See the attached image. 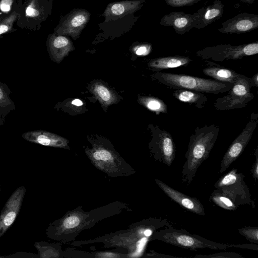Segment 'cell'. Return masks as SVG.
<instances>
[{
	"label": "cell",
	"instance_id": "9a60e30c",
	"mask_svg": "<svg viewBox=\"0 0 258 258\" xmlns=\"http://www.w3.org/2000/svg\"><path fill=\"white\" fill-rule=\"evenodd\" d=\"M22 137L26 141L33 143L52 147L69 148L68 142L66 139L45 131L27 132L23 134Z\"/></svg>",
	"mask_w": 258,
	"mask_h": 258
},
{
	"label": "cell",
	"instance_id": "2e32d148",
	"mask_svg": "<svg viewBox=\"0 0 258 258\" xmlns=\"http://www.w3.org/2000/svg\"><path fill=\"white\" fill-rule=\"evenodd\" d=\"M229 20L219 30L224 33H240L251 31L258 26V17L256 15L241 14Z\"/></svg>",
	"mask_w": 258,
	"mask_h": 258
},
{
	"label": "cell",
	"instance_id": "d6a6232c",
	"mask_svg": "<svg viewBox=\"0 0 258 258\" xmlns=\"http://www.w3.org/2000/svg\"><path fill=\"white\" fill-rule=\"evenodd\" d=\"M152 49L149 44H141L137 45L134 49L135 53L138 55H146L148 54Z\"/></svg>",
	"mask_w": 258,
	"mask_h": 258
},
{
	"label": "cell",
	"instance_id": "603a6c76",
	"mask_svg": "<svg viewBox=\"0 0 258 258\" xmlns=\"http://www.w3.org/2000/svg\"><path fill=\"white\" fill-rule=\"evenodd\" d=\"M237 171V169H233L228 172L215 183V187L219 188L244 181V175Z\"/></svg>",
	"mask_w": 258,
	"mask_h": 258
},
{
	"label": "cell",
	"instance_id": "8992f818",
	"mask_svg": "<svg viewBox=\"0 0 258 258\" xmlns=\"http://www.w3.org/2000/svg\"><path fill=\"white\" fill-rule=\"evenodd\" d=\"M93 165L109 177L128 176L135 174V169L115 151L102 145H94L86 150Z\"/></svg>",
	"mask_w": 258,
	"mask_h": 258
},
{
	"label": "cell",
	"instance_id": "3957f363",
	"mask_svg": "<svg viewBox=\"0 0 258 258\" xmlns=\"http://www.w3.org/2000/svg\"><path fill=\"white\" fill-rule=\"evenodd\" d=\"M219 128L213 124L197 127L189 137L186 159L182 166L181 180L187 185L195 177L197 170L209 156L218 136Z\"/></svg>",
	"mask_w": 258,
	"mask_h": 258
},
{
	"label": "cell",
	"instance_id": "e0dca14e",
	"mask_svg": "<svg viewBox=\"0 0 258 258\" xmlns=\"http://www.w3.org/2000/svg\"><path fill=\"white\" fill-rule=\"evenodd\" d=\"M143 1L129 0L111 3L107 6L103 14L105 21L122 17L139 10Z\"/></svg>",
	"mask_w": 258,
	"mask_h": 258
},
{
	"label": "cell",
	"instance_id": "1f68e13d",
	"mask_svg": "<svg viewBox=\"0 0 258 258\" xmlns=\"http://www.w3.org/2000/svg\"><path fill=\"white\" fill-rule=\"evenodd\" d=\"M199 0H165L166 3L169 6L178 7L184 6L191 5Z\"/></svg>",
	"mask_w": 258,
	"mask_h": 258
},
{
	"label": "cell",
	"instance_id": "f546056e",
	"mask_svg": "<svg viewBox=\"0 0 258 258\" xmlns=\"http://www.w3.org/2000/svg\"><path fill=\"white\" fill-rule=\"evenodd\" d=\"M222 14V8L220 7H214L207 10L204 15L205 20L210 23L211 21L218 18V17H221Z\"/></svg>",
	"mask_w": 258,
	"mask_h": 258
},
{
	"label": "cell",
	"instance_id": "7c38bea8",
	"mask_svg": "<svg viewBox=\"0 0 258 258\" xmlns=\"http://www.w3.org/2000/svg\"><path fill=\"white\" fill-rule=\"evenodd\" d=\"M90 13L84 9H76L63 17L56 28L55 34L78 38L90 18Z\"/></svg>",
	"mask_w": 258,
	"mask_h": 258
},
{
	"label": "cell",
	"instance_id": "8d00e7d4",
	"mask_svg": "<svg viewBox=\"0 0 258 258\" xmlns=\"http://www.w3.org/2000/svg\"><path fill=\"white\" fill-rule=\"evenodd\" d=\"M251 80V83L252 85V87H258V73H256L255 75L252 76Z\"/></svg>",
	"mask_w": 258,
	"mask_h": 258
},
{
	"label": "cell",
	"instance_id": "83f0119b",
	"mask_svg": "<svg viewBox=\"0 0 258 258\" xmlns=\"http://www.w3.org/2000/svg\"><path fill=\"white\" fill-rule=\"evenodd\" d=\"M239 233L252 243L258 244V227H243L238 228Z\"/></svg>",
	"mask_w": 258,
	"mask_h": 258
},
{
	"label": "cell",
	"instance_id": "4dcf8cb0",
	"mask_svg": "<svg viewBox=\"0 0 258 258\" xmlns=\"http://www.w3.org/2000/svg\"><path fill=\"white\" fill-rule=\"evenodd\" d=\"M191 22L189 16H177L174 19L172 26L174 28L182 29L187 27Z\"/></svg>",
	"mask_w": 258,
	"mask_h": 258
},
{
	"label": "cell",
	"instance_id": "d590c367",
	"mask_svg": "<svg viewBox=\"0 0 258 258\" xmlns=\"http://www.w3.org/2000/svg\"><path fill=\"white\" fill-rule=\"evenodd\" d=\"M146 256L153 257H177L174 256L167 255L165 254L159 253L154 251H150V253L146 254Z\"/></svg>",
	"mask_w": 258,
	"mask_h": 258
},
{
	"label": "cell",
	"instance_id": "5b68a950",
	"mask_svg": "<svg viewBox=\"0 0 258 258\" xmlns=\"http://www.w3.org/2000/svg\"><path fill=\"white\" fill-rule=\"evenodd\" d=\"M153 77L159 82L170 88L215 94L228 92L234 84L184 74L158 72Z\"/></svg>",
	"mask_w": 258,
	"mask_h": 258
},
{
	"label": "cell",
	"instance_id": "7a4b0ae2",
	"mask_svg": "<svg viewBox=\"0 0 258 258\" xmlns=\"http://www.w3.org/2000/svg\"><path fill=\"white\" fill-rule=\"evenodd\" d=\"M173 226L166 219L150 218L131 225L130 228L105 235L95 239L77 241L78 245L101 242L104 247L120 246L127 248V256H138L152 234L159 229Z\"/></svg>",
	"mask_w": 258,
	"mask_h": 258
},
{
	"label": "cell",
	"instance_id": "4316f807",
	"mask_svg": "<svg viewBox=\"0 0 258 258\" xmlns=\"http://www.w3.org/2000/svg\"><path fill=\"white\" fill-rule=\"evenodd\" d=\"M18 13L14 11L11 14L0 20V36L10 31L16 21Z\"/></svg>",
	"mask_w": 258,
	"mask_h": 258
},
{
	"label": "cell",
	"instance_id": "60d3db41",
	"mask_svg": "<svg viewBox=\"0 0 258 258\" xmlns=\"http://www.w3.org/2000/svg\"></svg>",
	"mask_w": 258,
	"mask_h": 258
},
{
	"label": "cell",
	"instance_id": "4fadbf2b",
	"mask_svg": "<svg viewBox=\"0 0 258 258\" xmlns=\"http://www.w3.org/2000/svg\"><path fill=\"white\" fill-rule=\"evenodd\" d=\"M26 191L25 186H19L4 205L0 213V238L16 220L21 210Z\"/></svg>",
	"mask_w": 258,
	"mask_h": 258
},
{
	"label": "cell",
	"instance_id": "ffe728a7",
	"mask_svg": "<svg viewBox=\"0 0 258 258\" xmlns=\"http://www.w3.org/2000/svg\"><path fill=\"white\" fill-rule=\"evenodd\" d=\"M173 96L180 101L194 104L200 109L203 108L208 101L202 92L187 89H177L173 92Z\"/></svg>",
	"mask_w": 258,
	"mask_h": 258
},
{
	"label": "cell",
	"instance_id": "30bf717a",
	"mask_svg": "<svg viewBox=\"0 0 258 258\" xmlns=\"http://www.w3.org/2000/svg\"><path fill=\"white\" fill-rule=\"evenodd\" d=\"M257 123L258 114L252 113L244 128L230 145L224 155L220 164V173L224 172L241 154L250 140Z\"/></svg>",
	"mask_w": 258,
	"mask_h": 258
},
{
	"label": "cell",
	"instance_id": "d4e9b609",
	"mask_svg": "<svg viewBox=\"0 0 258 258\" xmlns=\"http://www.w3.org/2000/svg\"><path fill=\"white\" fill-rule=\"evenodd\" d=\"M76 253L79 254L77 257H99V258H112V257H125L127 254L120 253L114 251H98L95 252H88L84 251H76Z\"/></svg>",
	"mask_w": 258,
	"mask_h": 258
},
{
	"label": "cell",
	"instance_id": "7402d4cb",
	"mask_svg": "<svg viewBox=\"0 0 258 258\" xmlns=\"http://www.w3.org/2000/svg\"><path fill=\"white\" fill-rule=\"evenodd\" d=\"M205 75L221 82L234 83L240 75L234 71L216 67H209L203 70Z\"/></svg>",
	"mask_w": 258,
	"mask_h": 258
},
{
	"label": "cell",
	"instance_id": "9c48e42d",
	"mask_svg": "<svg viewBox=\"0 0 258 258\" xmlns=\"http://www.w3.org/2000/svg\"><path fill=\"white\" fill-rule=\"evenodd\" d=\"M150 150L156 161L163 163L168 167L171 165L175 156V145L169 132L157 126L150 144Z\"/></svg>",
	"mask_w": 258,
	"mask_h": 258
},
{
	"label": "cell",
	"instance_id": "484cf974",
	"mask_svg": "<svg viewBox=\"0 0 258 258\" xmlns=\"http://www.w3.org/2000/svg\"><path fill=\"white\" fill-rule=\"evenodd\" d=\"M93 92L103 103L110 104L114 101V97L111 92L102 85H95L93 88Z\"/></svg>",
	"mask_w": 258,
	"mask_h": 258
},
{
	"label": "cell",
	"instance_id": "ac0fdd59",
	"mask_svg": "<svg viewBox=\"0 0 258 258\" xmlns=\"http://www.w3.org/2000/svg\"><path fill=\"white\" fill-rule=\"evenodd\" d=\"M47 47L50 55L56 61L61 60L74 48L69 38L55 33L49 35Z\"/></svg>",
	"mask_w": 258,
	"mask_h": 258
},
{
	"label": "cell",
	"instance_id": "cb8c5ba5",
	"mask_svg": "<svg viewBox=\"0 0 258 258\" xmlns=\"http://www.w3.org/2000/svg\"><path fill=\"white\" fill-rule=\"evenodd\" d=\"M140 100L142 104L146 107L155 112L157 114L167 113L168 112L166 103L159 98L154 97H144L141 98Z\"/></svg>",
	"mask_w": 258,
	"mask_h": 258
},
{
	"label": "cell",
	"instance_id": "d6986e66",
	"mask_svg": "<svg viewBox=\"0 0 258 258\" xmlns=\"http://www.w3.org/2000/svg\"><path fill=\"white\" fill-rule=\"evenodd\" d=\"M191 59L188 57L174 56L159 57L152 59L149 67L154 71L177 68L188 64Z\"/></svg>",
	"mask_w": 258,
	"mask_h": 258
},
{
	"label": "cell",
	"instance_id": "44dd1931",
	"mask_svg": "<svg viewBox=\"0 0 258 258\" xmlns=\"http://www.w3.org/2000/svg\"><path fill=\"white\" fill-rule=\"evenodd\" d=\"M37 250V254L40 258L63 257V251L60 242L48 243L46 241H37L34 244Z\"/></svg>",
	"mask_w": 258,
	"mask_h": 258
},
{
	"label": "cell",
	"instance_id": "277c9868",
	"mask_svg": "<svg viewBox=\"0 0 258 258\" xmlns=\"http://www.w3.org/2000/svg\"><path fill=\"white\" fill-rule=\"evenodd\" d=\"M161 240L179 247L197 250L205 248L215 250H224L230 247H239L255 249L253 244H230L217 243L197 234H192L182 229H176L173 226L164 227L155 231L150 238V241Z\"/></svg>",
	"mask_w": 258,
	"mask_h": 258
},
{
	"label": "cell",
	"instance_id": "6da1fadb",
	"mask_svg": "<svg viewBox=\"0 0 258 258\" xmlns=\"http://www.w3.org/2000/svg\"><path fill=\"white\" fill-rule=\"evenodd\" d=\"M127 209L126 204L118 201L87 212L84 211L82 206H78L49 223L45 234L48 238L60 243L72 242L82 231L89 229L99 221L119 214Z\"/></svg>",
	"mask_w": 258,
	"mask_h": 258
},
{
	"label": "cell",
	"instance_id": "e575fe53",
	"mask_svg": "<svg viewBox=\"0 0 258 258\" xmlns=\"http://www.w3.org/2000/svg\"><path fill=\"white\" fill-rule=\"evenodd\" d=\"M39 257L38 255L32 253H28L25 252H19L11 254L10 255L6 256V257Z\"/></svg>",
	"mask_w": 258,
	"mask_h": 258
},
{
	"label": "cell",
	"instance_id": "f1b7e54d",
	"mask_svg": "<svg viewBox=\"0 0 258 258\" xmlns=\"http://www.w3.org/2000/svg\"><path fill=\"white\" fill-rule=\"evenodd\" d=\"M194 257L199 258H242V255L239 253L232 252H224L214 253L208 255H196Z\"/></svg>",
	"mask_w": 258,
	"mask_h": 258
},
{
	"label": "cell",
	"instance_id": "8fae6325",
	"mask_svg": "<svg viewBox=\"0 0 258 258\" xmlns=\"http://www.w3.org/2000/svg\"><path fill=\"white\" fill-rule=\"evenodd\" d=\"M258 43L254 42L239 46H219L203 50L198 55L203 59H211L215 61L241 59L244 56L256 54Z\"/></svg>",
	"mask_w": 258,
	"mask_h": 258
},
{
	"label": "cell",
	"instance_id": "74e56055",
	"mask_svg": "<svg viewBox=\"0 0 258 258\" xmlns=\"http://www.w3.org/2000/svg\"><path fill=\"white\" fill-rule=\"evenodd\" d=\"M72 103L73 105L78 106H81L83 105V102L81 100H80V99H78L74 100Z\"/></svg>",
	"mask_w": 258,
	"mask_h": 258
},
{
	"label": "cell",
	"instance_id": "836d02e7",
	"mask_svg": "<svg viewBox=\"0 0 258 258\" xmlns=\"http://www.w3.org/2000/svg\"><path fill=\"white\" fill-rule=\"evenodd\" d=\"M255 156V161L251 169V173L254 179L256 181L258 179V148L257 147L254 153Z\"/></svg>",
	"mask_w": 258,
	"mask_h": 258
},
{
	"label": "cell",
	"instance_id": "5bb4252c",
	"mask_svg": "<svg viewBox=\"0 0 258 258\" xmlns=\"http://www.w3.org/2000/svg\"><path fill=\"white\" fill-rule=\"evenodd\" d=\"M155 182L161 189L171 199L185 209L199 215H205V209L200 201L195 197L188 196L156 179Z\"/></svg>",
	"mask_w": 258,
	"mask_h": 258
},
{
	"label": "cell",
	"instance_id": "ab89813d",
	"mask_svg": "<svg viewBox=\"0 0 258 258\" xmlns=\"http://www.w3.org/2000/svg\"><path fill=\"white\" fill-rule=\"evenodd\" d=\"M1 186H0V192H1Z\"/></svg>",
	"mask_w": 258,
	"mask_h": 258
},
{
	"label": "cell",
	"instance_id": "f35d334b",
	"mask_svg": "<svg viewBox=\"0 0 258 258\" xmlns=\"http://www.w3.org/2000/svg\"><path fill=\"white\" fill-rule=\"evenodd\" d=\"M5 257V256H0V257Z\"/></svg>",
	"mask_w": 258,
	"mask_h": 258
},
{
	"label": "cell",
	"instance_id": "52a82bcc",
	"mask_svg": "<svg viewBox=\"0 0 258 258\" xmlns=\"http://www.w3.org/2000/svg\"><path fill=\"white\" fill-rule=\"evenodd\" d=\"M210 201L216 206L227 210L235 211L240 206L252 204L249 189L244 181L214 190Z\"/></svg>",
	"mask_w": 258,
	"mask_h": 258
},
{
	"label": "cell",
	"instance_id": "ba28073f",
	"mask_svg": "<svg viewBox=\"0 0 258 258\" xmlns=\"http://www.w3.org/2000/svg\"><path fill=\"white\" fill-rule=\"evenodd\" d=\"M250 78L240 74L233 86L224 96L215 101L214 106L218 110H228L246 107L254 98Z\"/></svg>",
	"mask_w": 258,
	"mask_h": 258
}]
</instances>
